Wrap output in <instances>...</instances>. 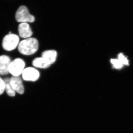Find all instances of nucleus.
<instances>
[{
    "label": "nucleus",
    "mask_w": 133,
    "mask_h": 133,
    "mask_svg": "<svg viewBox=\"0 0 133 133\" xmlns=\"http://www.w3.org/2000/svg\"><path fill=\"white\" fill-rule=\"evenodd\" d=\"M38 48V42L37 39L31 37L21 41L18 46L19 52L22 55L27 56L35 54Z\"/></svg>",
    "instance_id": "f257e3e1"
},
{
    "label": "nucleus",
    "mask_w": 133,
    "mask_h": 133,
    "mask_svg": "<svg viewBox=\"0 0 133 133\" xmlns=\"http://www.w3.org/2000/svg\"><path fill=\"white\" fill-rule=\"evenodd\" d=\"M25 63L21 58H17L11 61L9 71L13 76H19L22 74L24 69Z\"/></svg>",
    "instance_id": "20e7f679"
},
{
    "label": "nucleus",
    "mask_w": 133,
    "mask_h": 133,
    "mask_svg": "<svg viewBox=\"0 0 133 133\" xmlns=\"http://www.w3.org/2000/svg\"><path fill=\"white\" fill-rule=\"evenodd\" d=\"M5 90V84L3 79L0 77V95L2 94Z\"/></svg>",
    "instance_id": "4468645a"
},
{
    "label": "nucleus",
    "mask_w": 133,
    "mask_h": 133,
    "mask_svg": "<svg viewBox=\"0 0 133 133\" xmlns=\"http://www.w3.org/2000/svg\"><path fill=\"white\" fill-rule=\"evenodd\" d=\"M18 30L19 36L22 38H30L33 35L31 28L27 23H22L19 24Z\"/></svg>",
    "instance_id": "6e6552de"
},
{
    "label": "nucleus",
    "mask_w": 133,
    "mask_h": 133,
    "mask_svg": "<svg viewBox=\"0 0 133 133\" xmlns=\"http://www.w3.org/2000/svg\"><path fill=\"white\" fill-rule=\"evenodd\" d=\"M5 84V90L8 95L10 97H14L15 95V91L13 89L10 84V78H6L3 79Z\"/></svg>",
    "instance_id": "9b49d317"
},
{
    "label": "nucleus",
    "mask_w": 133,
    "mask_h": 133,
    "mask_svg": "<svg viewBox=\"0 0 133 133\" xmlns=\"http://www.w3.org/2000/svg\"><path fill=\"white\" fill-rule=\"evenodd\" d=\"M22 78L26 81H35L39 78L40 73L37 70L33 67H28L23 72Z\"/></svg>",
    "instance_id": "39448f33"
},
{
    "label": "nucleus",
    "mask_w": 133,
    "mask_h": 133,
    "mask_svg": "<svg viewBox=\"0 0 133 133\" xmlns=\"http://www.w3.org/2000/svg\"><path fill=\"white\" fill-rule=\"evenodd\" d=\"M32 64L33 66L41 69H46L50 67L51 65L42 57L35 58L33 60Z\"/></svg>",
    "instance_id": "9d476101"
},
{
    "label": "nucleus",
    "mask_w": 133,
    "mask_h": 133,
    "mask_svg": "<svg viewBox=\"0 0 133 133\" xmlns=\"http://www.w3.org/2000/svg\"><path fill=\"white\" fill-rule=\"evenodd\" d=\"M57 56V52L55 50H48L44 51L42 57L46 59L51 64L55 63Z\"/></svg>",
    "instance_id": "1a4fd4ad"
},
{
    "label": "nucleus",
    "mask_w": 133,
    "mask_h": 133,
    "mask_svg": "<svg viewBox=\"0 0 133 133\" xmlns=\"http://www.w3.org/2000/svg\"><path fill=\"white\" fill-rule=\"evenodd\" d=\"M111 63L114 65V67L117 69L121 68L123 65V64L120 62L119 59H111Z\"/></svg>",
    "instance_id": "f8f14e48"
},
{
    "label": "nucleus",
    "mask_w": 133,
    "mask_h": 133,
    "mask_svg": "<svg viewBox=\"0 0 133 133\" xmlns=\"http://www.w3.org/2000/svg\"><path fill=\"white\" fill-rule=\"evenodd\" d=\"M19 38L17 35L9 34L4 37L2 41V47L8 51L15 49L19 45Z\"/></svg>",
    "instance_id": "f03ea898"
},
{
    "label": "nucleus",
    "mask_w": 133,
    "mask_h": 133,
    "mask_svg": "<svg viewBox=\"0 0 133 133\" xmlns=\"http://www.w3.org/2000/svg\"><path fill=\"white\" fill-rule=\"evenodd\" d=\"M119 60L122 64L128 65V61L122 54H120L118 56Z\"/></svg>",
    "instance_id": "ddd939ff"
},
{
    "label": "nucleus",
    "mask_w": 133,
    "mask_h": 133,
    "mask_svg": "<svg viewBox=\"0 0 133 133\" xmlns=\"http://www.w3.org/2000/svg\"><path fill=\"white\" fill-rule=\"evenodd\" d=\"M11 62V59L8 56H0V75H6L9 73V68Z\"/></svg>",
    "instance_id": "0eeeda50"
},
{
    "label": "nucleus",
    "mask_w": 133,
    "mask_h": 133,
    "mask_svg": "<svg viewBox=\"0 0 133 133\" xmlns=\"http://www.w3.org/2000/svg\"><path fill=\"white\" fill-rule=\"evenodd\" d=\"M17 21L20 23H33L35 21L34 16L29 13L28 9L25 6H22L19 8L15 16Z\"/></svg>",
    "instance_id": "7ed1b4c3"
},
{
    "label": "nucleus",
    "mask_w": 133,
    "mask_h": 133,
    "mask_svg": "<svg viewBox=\"0 0 133 133\" xmlns=\"http://www.w3.org/2000/svg\"><path fill=\"white\" fill-rule=\"evenodd\" d=\"M10 84L15 92L20 94H24V88L20 76H12L10 78Z\"/></svg>",
    "instance_id": "423d86ee"
}]
</instances>
